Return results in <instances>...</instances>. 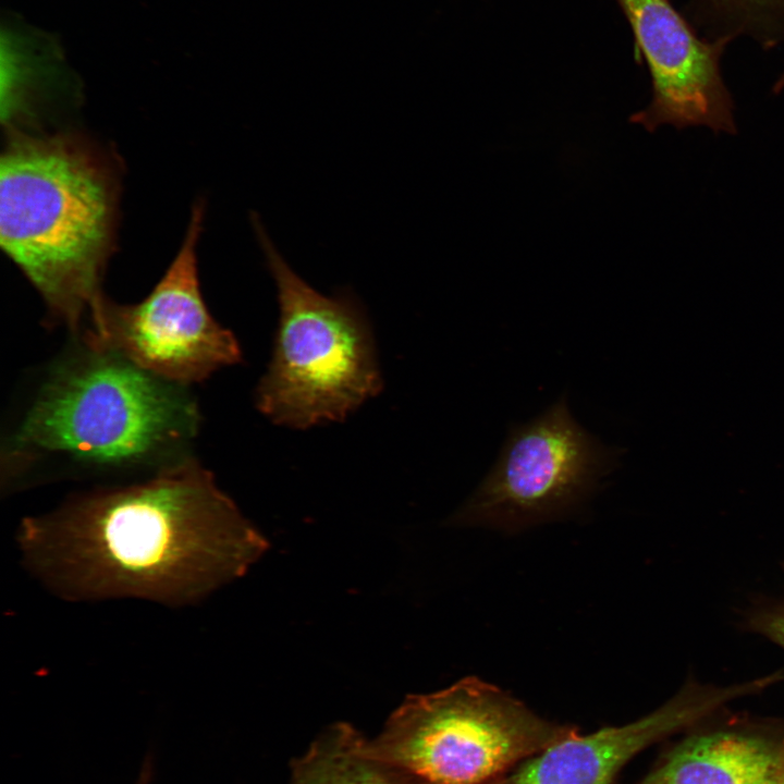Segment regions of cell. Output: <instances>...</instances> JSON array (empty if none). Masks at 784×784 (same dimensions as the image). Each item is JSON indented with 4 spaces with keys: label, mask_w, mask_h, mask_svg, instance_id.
<instances>
[{
    "label": "cell",
    "mask_w": 784,
    "mask_h": 784,
    "mask_svg": "<svg viewBox=\"0 0 784 784\" xmlns=\"http://www.w3.org/2000/svg\"><path fill=\"white\" fill-rule=\"evenodd\" d=\"M780 755L781 743L757 733L695 734L672 748L637 784H773Z\"/></svg>",
    "instance_id": "30bf717a"
},
{
    "label": "cell",
    "mask_w": 784,
    "mask_h": 784,
    "mask_svg": "<svg viewBox=\"0 0 784 784\" xmlns=\"http://www.w3.org/2000/svg\"><path fill=\"white\" fill-rule=\"evenodd\" d=\"M121 167L74 130L9 128L0 161V244L50 315L79 329L113 252Z\"/></svg>",
    "instance_id": "3957f363"
},
{
    "label": "cell",
    "mask_w": 784,
    "mask_h": 784,
    "mask_svg": "<svg viewBox=\"0 0 784 784\" xmlns=\"http://www.w3.org/2000/svg\"><path fill=\"white\" fill-rule=\"evenodd\" d=\"M648 66L652 98L629 121L654 132L707 126L736 134L735 103L721 74L727 39L699 37L669 0H616Z\"/></svg>",
    "instance_id": "ba28073f"
},
{
    "label": "cell",
    "mask_w": 784,
    "mask_h": 784,
    "mask_svg": "<svg viewBox=\"0 0 784 784\" xmlns=\"http://www.w3.org/2000/svg\"><path fill=\"white\" fill-rule=\"evenodd\" d=\"M783 89H784V70H783V72L781 73V75L779 76V78L776 79V82L774 83V85H773V87H772V93H773V94H779V93H781Z\"/></svg>",
    "instance_id": "9a60e30c"
},
{
    "label": "cell",
    "mask_w": 784,
    "mask_h": 784,
    "mask_svg": "<svg viewBox=\"0 0 784 784\" xmlns=\"http://www.w3.org/2000/svg\"><path fill=\"white\" fill-rule=\"evenodd\" d=\"M622 454L580 426L562 394L510 428L498 460L453 524L514 530L558 517L589 497Z\"/></svg>",
    "instance_id": "52a82bcc"
},
{
    "label": "cell",
    "mask_w": 784,
    "mask_h": 784,
    "mask_svg": "<svg viewBox=\"0 0 784 784\" xmlns=\"http://www.w3.org/2000/svg\"><path fill=\"white\" fill-rule=\"evenodd\" d=\"M773 784H784V739L781 743L780 762Z\"/></svg>",
    "instance_id": "5bb4252c"
},
{
    "label": "cell",
    "mask_w": 784,
    "mask_h": 784,
    "mask_svg": "<svg viewBox=\"0 0 784 784\" xmlns=\"http://www.w3.org/2000/svg\"><path fill=\"white\" fill-rule=\"evenodd\" d=\"M15 541L26 571L63 600L135 598L168 607L203 601L268 548L191 456L139 482L24 517Z\"/></svg>",
    "instance_id": "6da1fadb"
},
{
    "label": "cell",
    "mask_w": 784,
    "mask_h": 784,
    "mask_svg": "<svg viewBox=\"0 0 784 784\" xmlns=\"http://www.w3.org/2000/svg\"><path fill=\"white\" fill-rule=\"evenodd\" d=\"M745 627L784 649V598L760 603L750 610Z\"/></svg>",
    "instance_id": "4fadbf2b"
},
{
    "label": "cell",
    "mask_w": 784,
    "mask_h": 784,
    "mask_svg": "<svg viewBox=\"0 0 784 784\" xmlns=\"http://www.w3.org/2000/svg\"><path fill=\"white\" fill-rule=\"evenodd\" d=\"M204 213V203H195L176 256L145 299L118 304L103 293L95 299L84 344L184 387L241 360L235 336L212 318L200 292L196 246Z\"/></svg>",
    "instance_id": "8992f818"
},
{
    "label": "cell",
    "mask_w": 784,
    "mask_h": 784,
    "mask_svg": "<svg viewBox=\"0 0 784 784\" xmlns=\"http://www.w3.org/2000/svg\"><path fill=\"white\" fill-rule=\"evenodd\" d=\"M200 414L176 384L82 342L51 368L4 444L2 488L44 470L152 474L186 457Z\"/></svg>",
    "instance_id": "7a4b0ae2"
},
{
    "label": "cell",
    "mask_w": 784,
    "mask_h": 784,
    "mask_svg": "<svg viewBox=\"0 0 784 784\" xmlns=\"http://www.w3.org/2000/svg\"><path fill=\"white\" fill-rule=\"evenodd\" d=\"M764 687L762 678L725 687L689 681L653 712L588 735L577 732L523 761L495 784H612L627 762L648 746Z\"/></svg>",
    "instance_id": "9c48e42d"
},
{
    "label": "cell",
    "mask_w": 784,
    "mask_h": 784,
    "mask_svg": "<svg viewBox=\"0 0 784 784\" xmlns=\"http://www.w3.org/2000/svg\"><path fill=\"white\" fill-rule=\"evenodd\" d=\"M577 732L540 718L494 685L466 677L406 698L364 748L405 784H495Z\"/></svg>",
    "instance_id": "5b68a950"
},
{
    "label": "cell",
    "mask_w": 784,
    "mask_h": 784,
    "mask_svg": "<svg viewBox=\"0 0 784 784\" xmlns=\"http://www.w3.org/2000/svg\"><path fill=\"white\" fill-rule=\"evenodd\" d=\"M365 738L338 723L313 742L292 765L289 784H405L388 765L369 756Z\"/></svg>",
    "instance_id": "8fae6325"
},
{
    "label": "cell",
    "mask_w": 784,
    "mask_h": 784,
    "mask_svg": "<svg viewBox=\"0 0 784 784\" xmlns=\"http://www.w3.org/2000/svg\"><path fill=\"white\" fill-rule=\"evenodd\" d=\"M699 20L712 33L710 39L747 36L763 48L784 41V0H693Z\"/></svg>",
    "instance_id": "7c38bea8"
},
{
    "label": "cell",
    "mask_w": 784,
    "mask_h": 784,
    "mask_svg": "<svg viewBox=\"0 0 784 784\" xmlns=\"http://www.w3.org/2000/svg\"><path fill=\"white\" fill-rule=\"evenodd\" d=\"M252 221L280 309L257 405L271 420L295 428L344 418L381 385L365 315L348 293L326 296L307 284L278 252L256 213Z\"/></svg>",
    "instance_id": "277c9868"
}]
</instances>
